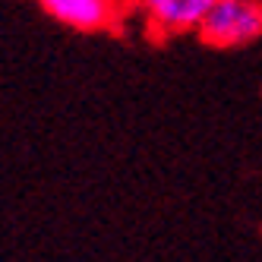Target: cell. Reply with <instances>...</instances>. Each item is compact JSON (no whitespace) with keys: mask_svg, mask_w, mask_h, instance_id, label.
I'll list each match as a JSON object with an SVG mask.
<instances>
[{"mask_svg":"<svg viewBox=\"0 0 262 262\" xmlns=\"http://www.w3.org/2000/svg\"><path fill=\"white\" fill-rule=\"evenodd\" d=\"M196 32L209 48H247L262 38V0H215Z\"/></svg>","mask_w":262,"mask_h":262,"instance_id":"1","label":"cell"},{"mask_svg":"<svg viewBox=\"0 0 262 262\" xmlns=\"http://www.w3.org/2000/svg\"><path fill=\"white\" fill-rule=\"evenodd\" d=\"M35 4L57 26L70 32H82V35L114 29L123 13L120 0H35Z\"/></svg>","mask_w":262,"mask_h":262,"instance_id":"2","label":"cell"},{"mask_svg":"<svg viewBox=\"0 0 262 262\" xmlns=\"http://www.w3.org/2000/svg\"><path fill=\"white\" fill-rule=\"evenodd\" d=\"M215 0H136L145 23L161 35L196 32Z\"/></svg>","mask_w":262,"mask_h":262,"instance_id":"3","label":"cell"}]
</instances>
